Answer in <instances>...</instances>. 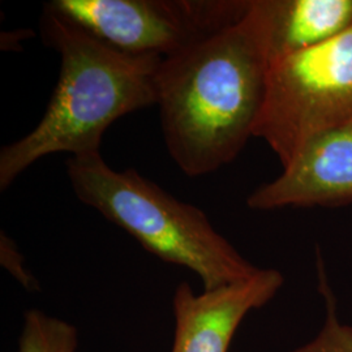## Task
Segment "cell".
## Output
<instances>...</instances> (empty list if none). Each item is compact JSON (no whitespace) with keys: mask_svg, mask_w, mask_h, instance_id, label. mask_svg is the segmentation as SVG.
Segmentation results:
<instances>
[{"mask_svg":"<svg viewBox=\"0 0 352 352\" xmlns=\"http://www.w3.org/2000/svg\"><path fill=\"white\" fill-rule=\"evenodd\" d=\"M67 175L80 201L160 260L196 273L204 289L236 283L260 270L214 228L201 209L177 200L133 168L115 170L101 151L69 157Z\"/></svg>","mask_w":352,"mask_h":352,"instance_id":"3957f363","label":"cell"},{"mask_svg":"<svg viewBox=\"0 0 352 352\" xmlns=\"http://www.w3.org/2000/svg\"><path fill=\"white\" fill-rule=\"evenodd\" d=\"M270 65L352 25V0H253Z\"/></svg>","mask_w":352,"mask_h":352,"instance_id":"ba28073f","label":"cell"},{"mask_svg":"<svg viewBox=\"0 0 352 352\" xmlns=\"http://www.w3.org/2000/svg\"><path fill=\"white\" fill-rule=\"evenodd\" d=\"M41 30L60 55V74L36 128L0 151L1 190L43 157L100 153L109 126L157 104L161 58L115 50L47 7Z\"/></svg>","mask_w":352,"mask_h":352,"instance_id":"7a4b0ae2","label":"cell"},{"mask_svg":"<svg viewBox=\"0 0 352 352\" xmlns=\"http://www.w3.org/2000/svg\"><path fill=\"white\" fill-rule=\"evenodd\" d=\"M352 123V25L270 65L254 138L282 167L316 136Z\"/></svg>","mask_w":352,"mask_h":352,"instance_id":"277c9868","label":"cell"},{"mask_svg":"<svg viewBox=\"0 0 352 352\" xmlns=\"http://www.w3.org/2000/svg\"><path fill=\"white\" fill-rule=\"evenodd\" d=\"M321 289L327 298V318L325 327L314 342L294 352H352V327L340 324L336 316L334 300L324 276Z\"/></svg>","mask_w":352,"mask_h":352,"instance_id":"30bf717a","label":"cell"},{"mask_svg":"<svg viewBox=\"0 0 352 352\" xmlns=\"http://www.w3.org/2000/svg\"><path fill=\"white\" fill-rule=\"evenodd\" d=\"M251 0H52L45 7L115 50L166 59L238 23Z\"/></svg>","mask_w":352,"mask_h":352,"instance_id":"5b68a950","label":"cell"},{"mask_svg":"<svg viewBox=\"0 0 352 352\" xmlns=\"http://www.w3.org/2000/svg\"><path fill=\"white\" fill-rule=\"evenodd\" d=\"M269 69L253 0L238 23L162 59L157 106L166 148L183 174L218 171L254 138Z\"/></svg>","mask_w":352,"mask_h":352,"instance_id":"6da1fadb","label":"cell"},{"mask_svg":"<svg viewBox=\"0 0 352 352\" xmlns=\"http://www.w3.org/2000/svg\"><path fill=\"white\" fill-rule=\"evenodd\" d=\"M352 204V123L302 145L274 180L253 190V210L342 206Z\"/></svg>","mask_w":352,"mask_h":352,"instance_id":"8992f818","label":"cell"},{"mask_svg":"<svg viewBox=\"0 0 352 352\" xmlns=\"http://www.w3.org/2000/svg\"><path fill=\"white\" fill-rule=\"evenodd\" d=\"M283 285L276 269L196 294L182 282L173 298L175 337L171 352H227L244 317L270 302Z\"/></svg>","mask_w":352,"mask_h":352,"instance_id":"52a82bcc","label":"cell"},{"mask_svg":"<svg viewBox=\"0 0 352 352\" xmlns=\"http://www.w3.org/2000/svg\"><path fill=\"white\" fill-rule=\"evenodd\" d=\"M78 333L72 324L30 309L24 317L19 352H76Z\"/></svg>","mask_w":352,"mask_h":352,"instance_id":"9c48e42d","label":"cell"},{"mask_svg":"<svg viewBox=\"0 0 352 352\" xmlns=\"http://www.w3.org/2000/svg\"><path fill=\"white\" fill-rule=\"evenodd\" d=\"M0 260H1V265L25 289H38V282L24 266V257L17 250L16 243L4 232H1V236H0Z\"/></svg>","mask_w":352,"mask_h":352,"instance_id":"8fae6325","label":"cell"}]
</instances>
